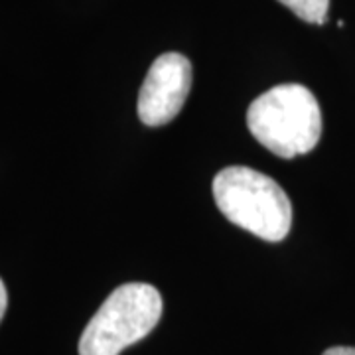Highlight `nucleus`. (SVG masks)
Listing matches in <instances>:
<instances>
[{"label": "nucleus", "mask_w": 355, "mask_h": 355, "mask_svg": "<svg viewBox=\"0 0 355 355\" xmlns=\"http://www.w3.org/2000/svg\"><path fill=\"white\" fill-rule=\"evenodd\" d=\"M217 207L231 223L270 243L286 239L292 205L286 191L270 176L247 166H229L214 178Z\"/></svg>", "instance_id": "f03ea898"}, {"label": "nucleus", "mask_w": 355, "mask_h": 355, "mask_svg": "<svg viewBox=\"0 0 355 355\" xmlns=\"http://www.w3.org/2000/svg\"><path fill=\"white\" fill-rule=\"evenodd\" d=\"M324 355H355V347H343V345H338V347H330L328 352H324Z\"/></svg>", "instance_id": "0eeeda50"}, {"label": "nucleus", "mask_w": 355, "mask_h": 355, "mask_svg": "<svg viewBox=\"0 0 355 355\" xmlns=\"http://www.w3.org/2000/svg\"><path fill=\"white\" fill-rule=\"evenodd\" d=\"M6 306H8V294H6V286L0 279V322L4 318V312H6Z\"/></svg>", "instance_id": "423d86ee"}, {"label": "nucleus", "mask_w": 355, "mask_h": 355, "mask_svg": "<svg viewBox=\"0 0 355 355\" xmlns=\"http://www.w3.org/2000/svg\"><path fill=\"white\" fill-rule=\"evenodd\" d=\"M254 140L280 158L312 153L322 137V111L304 85L286 83L265 91L247 111Z\"/></svg>", "instance_id": "f257e3e1"}, {"label": "nucleus", "mask_w": 355, "mask_h": 355, "mask_svg": "<svg viewBox=\"0 0 355 355\" xmlns=\"http://www.w3.org/2000/svg\"><path fill=\"white\" fill-rule=\"evenodd\" d=\"M286 8H291L300 20L310 24H326L330 0H279Z\"/></svg>", "instance_id": "39448f33"}, {"label": "nucleus", "mask_w": 355, "mask_h": 355, "mask_svg": "<svg viewBox=\"0 0 355 355\" xmlns=\"http://www.w3.org/2000/svg\"><path fill=\"white\" fill-rule=\"evenodd\" d=\"M162 296L146 282H127L91 318L79 340V355H119L146 338L162 316Z\"/></svg>", "instance_id": "7ed1b4c3"}, {"label": "nucleus", "mask_w": 355, "mask_h": 355, "mask_svg": "<svg viewBox=\"0 0 355 355\" xmlns=\"http://www.w3.org/2000/svg\"><path fill=\"white\" fill-rule=\"evenodd\" d=\"M191 89L190 60L176 51L154 60L139 93V119L148 127H162L176 119Z\"/></svg>", "instance_id": "20e7f679"}]
</instances>
